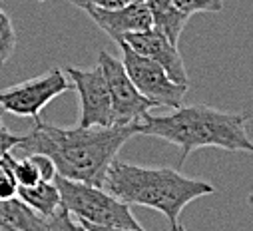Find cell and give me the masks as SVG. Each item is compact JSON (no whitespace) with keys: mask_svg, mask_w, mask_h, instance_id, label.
<instances>
[{"mask_svg":"<svg viewBox=\"0 0 253 231\" xmlns=\"http://www.w3.org/2000/svg\"><path fill=\"white\" fill-rule=\"evenodd\" d=\"M138 124L108 126V128H60L36 118L18 150L24 154H44L52 159L56 173L72 182L104 188L106 171L122 146L136 134Z\"/></svg>","mask_w":253,"mask_h":231,"instance_id":"obj_1","label":"cell"},{"mask_svg":"<svg viewBox=\"0 0 253 231\" xmlns=\"http://www.w3.org/2000/svg\"><path fill=\"white\" fill-rule=\"evenodd\" d=\"M136 134L160 138L177 146L181 150L179 163L200 148L253 154V140L247 134V116L223 112L206 104L179 106L168 116L146 114L136 126Z\"/></svg>","mask_w":253,"mask_h":231,"instance_id":"obj_2","label":"cell"},{"mask_svg":"<svg viewBox=\"0 0 253 231\" xmlns=\"http://www.w3.org/2000/svg\"><path fill=\"white\" fill-rule=\"evenodd\" d=\"M104 188L128 205L152 207L173 225L187 203L215 193V188L198 178H187L173 167H146L130 161L112 159Z\"/></svg>","mask_w":253,"mask_h":231,"instance_id":"obj_3","label":"cell"},{"mask_svg":"<svg viewBox=\"0 0 253 231\" xmlns=\"http://www.w3.org/2000/svg\"><path fill=\"white\" fill-rule=\"evenodd\" d=\"M54 184L60 192V205L68 209L76 219L92 225L106 227H130L144 229L132 213V205L120 201L108 190L72 182L62 176H54Z\"/></svg>","mask_w":253,"mask_h":231,"instance_id":"obj_4","label":"cell"},{"mask_svg":"<svg viewBox=\"0 0 253 231\" xmlns=\"http://www.w3.org/2000/svg\"><path fill=\"white\" fill-rule=\"evenodd\" d=\"M122 52V64L128 72L132 84L138 92L152 104V108H179L183 96L187 94V86L173 82L166 70L150 58L138 54L128 44L118 42Z\"/></svg>","mask_w":253,"mask_h":231,"instance_id":"obj_5","label":"cell"},{"mask_svg":"<svg viewBox=\"0 0 253 231\" xmlns=\"http://www.w3.org/2000/svg\"><path fill=\"white\" fill-rule=\"evenodd\" d=\"M72 88L70 78L62 68H52L42 76L18 82L0 90V106L4 112L20 118H38L40 112L58 96Z\"/></svg>","mask_w":253,"mask_h":231,"instance_id":"obj_6","label":"cell"},{"mask_svg":"<svg viewBox=\"0 0 253 231\" xmlns=\"http://www.w3.org/2000/svg\"><path fill=\"white\" fill-rule=\"evenodd\" d=\"M98 66L102 68V74L106 78V86H108V92H110L114 126L138 124L148 114L152 104L132 84L122 60L114 58L110 52H106V50L100 52Z\"/></svg>","mask_w":253,"mask_h":231,"instance_id":"obj_7","label":"cell"},{"mask_svg":"<svg viewBox=\"0 0 253 231\" xmlns=\"http://www.w3.org/2000/svg\"><path fill=\"white\" fill-rule=\"evenodd\" d=\"M72 82V88L80 98V120L82 128H108L114 126L112 118V100L106 86L102 68L96 64L92 68H64Z\"/></svg>","mask_w":253,"mask_h":231,"instance_id":"obj_8","label":"cell"},{"mask_svg":"<svg viewBox=\"0 0 253 231\" xmlns=\"http://www.w3.org/2000/svg\"><path fill=\"white\" fill-rule=\"evenodd\" d=\"M120 42L128 44L138 54H142V56L150 58V60H154L156 64H160L173 82H177L181 86H189L187 70H185L183 58H181L177 46L171 44L160 30L148 28L142 32H132V34H126Z\"/></svg>","mask_w":253,"mask_h":231,"instance_id":"obj_9","label":"cell"},{"mask_svg":"<svg viewBox=\"0 0 253 231\" xmlns=\"http://www.w3.org/2000/svg\"><path fill=\"white\" fill-rule=\"evenodd\" d=\"M84 12L98 24V28H102L116 42H120L126 34L152 28V16L146 2H130L118 10H102V8L86 6Z\"/></svg>","mask_w":253,"mask_h":231,"instance_id":"obj_10","label":"cell"},{"mask_svg":"<svg viewBox=\"0 0 253 231\" xmlns=\"http://www.w3.org/2000/svg\"><path fill=\"white\" fill-rule=\"evenodd\" d=\"M146 6L152 16V28L160 30L171 44L177 46L189 16L173 4V0H146Z\"/></svg>","mask_w":253,"mask_h":231,"instance_id":"obj_11","label":"cell"},{"mask_svg":"<svg viewBox=\"0 0 253 231\" xmlns=\"http://www.w3.org/2000/svg\"><path fill=\"white\" fill-rule=\"evenodd\" d=\"M0 217L6 219L16 231H50L48 217L34 211L22 199H0Z\"/></svg>","mask_w":253,"mask_h":231,"instance_id":"obj_12","label":"cell"},{"mask_svg":"<svg viewBox=\"0 0 253 231\" xmlns=\"http://www.w3.org/2000/svg\"><path fill=\"white\" fill-rule=\"evenodd\" d=\"M16 197L44 217H52L60 207V192L54 182H38L28 188H18Z\"/></svg>","mask_w":253,"mask_h":231,"instance_id":"obj_13","label":"cell"},{"mask_svg":"<svg viewBox=\"0 0 253 231\" xmlns=\"http://www.w3.org/2000/svg\"><path fill=\"white\" fill-rule=\"evenodd\" d=\"M2 161L10 167L14 180L18 182V188H28V186H34L38 182H44V180H40V173L36 169V163L32 161L30 155L16 157V155H12V152H8L2 157Z\"/></svg>","mask_w":253,"mask_h":231,"instance_id":"obj_14","label":"cell"},{"mask_svg":"<svg viewBox=\"0 0 253 231\" xmlns=\"http://www.w3.org/2000/svg\"><path fill=\"white\" fill-rule=\"evenodd\" d=\"M16 48V32L10 16L0 8V66L6 64Z\"/></svg>","mask_w":253,"mask_h":231,"instance_id":"obj_15","label":"cell"},{"mask_svg":"<svg viewBox=\"0 0 253 231\" xmlns=\"http://www.w3.org/2000/svg\"><path fill=\"white\" fill-rule=\"evenodd\" d=\"M173 4L187 16L198 12H221L223 0H173Z\"/></svg>","mask_w":253,"mask_h":231,"instance_id":"obj_16","label":"cell"},{"mask_svg":"<svg viewBox=\"0 0 253 231\" xmlns=\"http://www.w3.org/2000/svg\"><path fill=\"white\" fill-rule=\"evenodd\" d=\"M48 227L50 231H88L78 219H74V215L64 209V207H58L54 211L52 217H48Z\"/></svg>","mask_w":253,"mask_h":231,"instance_id":"obj_17","label":"cell"},{"mask_svg":"<svg viewBox=\"0 0 253 231\" xmlns=\"http://www.w3.org/2000/svg\"><path fill=\"white\" fill-rule=\"evenodd\" d=\"M18 193V182L14 180L10 167L0 159V199H12Z\"/></svg>","mask_w":253,"mask_h":231,"instance_id":"obj_18","label":"cell"},{"mask_svg":"<svg viewBox=\"0 0 253 231\" xmlns=\"http://www.w3.org/2000/svg\"><path fill=\"white\" fill-rule=\"evenodd\" d=\"M22 136L24 134H16V132H10L8 130V126L2 120V112H0V159H2L8 152H12L20 144Z\"/></svg>","mask_w":253,"mask_h":231,"instance_id":"obj_19","label":"cell"},{"mask_svg":"<svg viewBox=\"0 0 253 231\" xmlns=\"http://www.w3.org/2000/svg\"><path fill=\"white\" fill-rule=\"evenodd\" d=\"M32 157V161L36 163V169L40 173V180L44 182H54V176H56V167L52 163V159L44 154H28Z\"/></svg>","mask_w":253,"mask_h":231,"instance_id":"obj_20","label":"cell"},{"mask_svg":"<svg viewBox=\"0 0 253 231\" xmlns=\"http://www.w3.org/2000/svg\"><path fill=\"white\" fill-rule=\"evenodd\" d=\"M130 2L132 0H86V6H94V8H102V10H118Z\"/></svg>","mask_w":253,"mask_h":231,"instance_id":"obj_21","label":"cell"},{"mask_svg":"<svg viewBox=\"0 0 253 231\" xmlns=\"http://www.w3.org/2000/svg\"><path fill=\"white\" fill-rule=\"evenodd\" d=\"M80 221V219H78ZM88 231H146V229H130V227H106V225H92V223H84L80 221Z\"/></svg>","mask_w":253,"mask_h":231,"instance_id":"obj_22","label":"cell"},{"mask_svg":"<svg viewBox=\"0 0 253 231\" xmlns=\"http://www.w3.org/2000/svg\"><path fill=\"white\" fill-rule=\"evenodd\" d=\"M0 231H16L6 219H2V217H0Z\"/></svg>","mask_w":253,"mask_h":231,"instance_id":"obj_23","label":"cell"},{"mask_svg":"<svg viewBox=\"0 0 253 231\" xmlns=\"http://www.w3.org/2000/svg\"><path fill=\"white\" fill-rule=\"evenodd\" d=\"M70 2H72L74 6H78V8H82V10H84V6H86V0H70Z\"/></svg>","mask_w":253,"mask_h":231,"instance_id":"obj_24","label":"cell"},{"mask_svg":"<svg viewBox=\"0 0 253 231\" xmlns=\"http://www.w3.org/2000/svg\"><path fill=\"white\" fill-rule=\"evenodd\" d=\"M169 231H185V227H183V225L177 221V223H173V225L169 227Z\"/></svg>","mask_w":253,"mask_h":231,"instance_id":"obj_25","label":"cell"},{"mask_svg":"<svg viewBox=\"0 0 253 231\" xmlns=\"http://www.w3.org/2000/svg\"><path fill=\"white\" fill-rule=\"evenodd\" d=\"M132 2H146V0H132Z\"/></svg>","mask_w":253,"mask_h":231,"instance_id":"obj_26","label":"cell"}]
</instances>
